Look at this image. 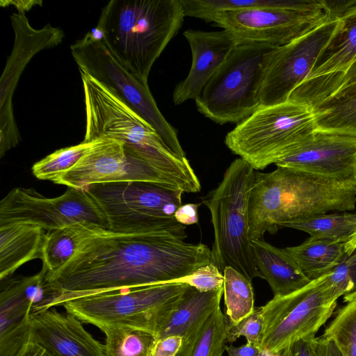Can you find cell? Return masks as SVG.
<instances>
[{"mask_svg":"<svg viewBox=\"0 0 356 356\" xmlns=\"http://www.w3.org/2000/svg\"><path fill=\"white\" fill-rule=\"evenodd\" d=\"M213 262L203 243L164 232L122 233L100 229L86 238L57 273L47 274L60 296L74 298L124 288L171 283Z\"/></svg>","mask_w":356,"mask_h":356,"instance_id":"obj_1","label":"cell"},{"mask_svg":"<svg viewBox=\"0 0 356 356\" xmlns=\"http://www.w3.org/2000/svg\"><path fill=\"white\" fill-rule=\"evenodd\" d=\"M355 207L356 180L283 166L255 172L248 206L250 238L275 234L287 223Z\"/></svg>","mask_w":356,"mask_h":356,"instance_id":"obj_2","label":"cell"},{"mask_svg":"<svg viewBox=\"0 0 356 356\" xmlns=\"http://www.w3.org/2000/svg\"><path fill=\"white\" fill-rule=\"evenodd\" d=\"M80 74L86 108L83 142L102 137L119 140L129 155L156 168L184 192L200 191L199 179L186 158L172 152L113 89L86 73Z\"/></svg>","mask_w":356,"mask_h":356,"instance_id":"obj_3","label":"cell"},{"mask_svg":"<svg viewBox=\"0 0 356 356\" xmlns=\"http://www.w3.org/2000/svg\"><path fill=\"white\" fill-rule=\"evenodd\" d=\"M180 0H111L99 22L104 42L131 71L147 81L151 68L181 28Z\"/></svg>","mask_w":356,"mask_h":356,"instance_id":"obj_4","label":"cell"},{"mask_svg":"<svg viewBox=\"0 0 356 356\" xmlns=\"http://www.w3.org/2000/svg\"><path fill=\"white\" fill-rule=\"evenodd\" d=\"M254 169L238 158L225 170L218 186L202 197L213 228V263L223 273L232 267L250 280L261 277L249 236L248 206Z\"/></svg>","mask_w":356,"mask_h":356,"instance_id":"obj_5","label":"cell"},{"mask_svg":"<svg viewBox=\"0 0 356 356\" xmlns=\"http://www.w3.org/2000/svg\"><path fill=\"white\" fill-rule=\"evenodd\" d=\"M317 129L313 108L289 99L261 106L227 133L225 143L254 170H264L298 148Z\"/></svg>","mask_w":356,"mask_h":356,"instance_id":"obj_6","label":"cell"},{"mask_svg":"<svg viewBox=\"0 0 356 356\" xmlns=\"http://www.w3.org/2000/svg\"><path fill=\"white\" fill-rule=\"evenodd\" d=\"M108 221L122 233L164 232L185 240L186 227L174 216L182 204L181 189L147 181L95 184L86 187Z\"/></svg>","mask_w":356,"mask_h":356,"instance_id":"obj_7","label":"cell"},{"mask_svg":"<svg viewBox=\"0 0 356 356\" xmlns=\"http://www.w3.org/2000/svg\"><path fill=\"white\" fill-rule=\"evenodd\" d=\"M277 47L238 42L195 101L197 111L220 124H238L253 113L261 106L263 78Z\"/></svg>","mask_w":356,"mask_h":356,"instance_id":"obj_8","label":"cell"},{"mask_svg":"<svg viewBox=\"0 0 356 356\" xmlns=\"http://www.w3.org/2000/svg\"><path fill=\"white\" fill-rule=\"evenodd\" d=\"M188 284L163 283L105 291L64 302L66 312L99 328L129 325L155 334Z\"/></svg>","mask_w":356,"mask_h":356,"instance_id":"obj_9","label":"cell"},{"mask_svg":"<svg viewBox=\"0 0 356 356\" xmlns=\"http://www.w3.org/2000/svg\"><path fill=\"white\" fill-rule=\"evenodd\" d=\"M330 17L327 1L287 0L280 6L258 7L216 14L211 22L229 31L238 42L285 45Z\"/></svg>","mask_w":356,"mask_h":356,"instance_id":"obj_10","label":"cell"},{"mask_svg":"<svg viewBox=\"0 0 356 356\" xmlns=\"http://www.w3.org/2000/svg\"><path fill=\"white\" fill-rule=\"evenodd\" d=\"M79 71L113 89L134 112L157 133L165 145L186 158L175 128L159 111L147 81L131 71L109 50L104 41L70 46Z\"/></svg>","mask_w":356,"mask_h":356,"instance_id":"obj_11","label":"cell"},{"mask_svg":"<svg viewBox=\"0 0 356 356\" xmlns=\"http://www.w3.org/2000/svg\"><path fill=\"white\" fill-rule=\"evenodd\" d=\"M326 275L284 296H274L261 307L264 331L261 348L280 354L297 341L315 334L337 306Z\"/></svg>","mask_w":356,"mask_h":356,"instance_id":"obj_12","label":"cell"},{"mask_svg":"<svg viewBox=\"0 0 356 356\" xmlns=\"http://www.w3.org/2000/svg\"><path fill=\"white\" fill-rule=\"evenodd\" d=\"M78 222L110 229L106 216L86 188L68 187L63 195L49 198L33 188L17 187L0 202V226L27 223L50 231Z\"/></svg>","mask_w":356,"mask_h":356,"instance_id":"obj_13","label":"cell"},{"mask_svg":"<svg viewBox=\"0 0 356 356\" xmlns=\"http://www.w3.org/2000/svg\"><path fill=\"white\" fill-rule=\"evenodd\" d=\"M340 24V19L330 10V17L325 22L291 42L276 48L270 58L261 86V106H270L289 100L293 91L309 75Z\"/></svg>","mask_w":356,"mask_h":356,"instance_id":"obj_14","label":"cell"},{"mask_svg":"<svg viewBox=\"0 0 356 356\" xmlns=\"http://www.w3.org/2000/svg\"><path fill=\"white\" fill-rule=\"evenodd\" d=\"M10 17L15 40L0 79V158L21 139L13 113V96L23 70L35 54L58 45L64 38L63 31L49 24L40 29L32 27L24 12L17 11Z\"/></svg>","mask_w":356,"mask_h":356,"instance_id":"obj_15","label":"cell"},{"mask_svg":"<svg viewBox=\"0 0 356 356\" xmlns=\"http://www.w3.org/2000/svg\"><path fill=\"white\" fill-rule=\"evenodd\" d=\"M122 181H147L178 188L156 168L129 155L122 143L104 137L92 140L79 162L54 181L76 188Z\"/></svg>","mask_w":356,"mask_h":356,"instance_id":"obj_16","label":"cell"},{"mask_svg":"<svg viewBox=\"0 0 356 356\" xmlns=\"http://www.w3.org/2000/svg\"><path fill=\"white\" fill-rule=\"evenodd\" d=\"M42 266L35 275L1 283L0 356H15L29 336L31 316L55 306L58 293Z\"/></svg>","mask_w":356,"mask_h":356,"instance_id":"obj_17","label":"cell"},{"mask_svg":"<svg viewBox=\"0 0 356 356\" xmlns=\"http://www.w3.org/2000/svg\"><path fill=\"white\" fill-rule=\"evenodd\" d=\"M276 166L356 180V135L317 129Z\"/></svg>","mask_w":356,"mask_h":356,"instance_id":"obj_18","label":"cell"},{"mask_svg":"<svg viewBox=\"0 0 356 356\" xmlns=\"http://www.w3.org/2000/svg\"><path fill=\"white\" fill-rule=\"evenodd\" d=\"M192 54V63L186 77L179 82L172 93L175 105L196 99L203 88L223 64L238 43L228 30L205 31L188 29L184 32Z\"/></svg>","mask_w":356,"mask_h":356,"instance_id":"obj_19","label":"cell"},{"mask_svg":"<svg viewBox=\"0 0 356 356\" xmlns=\"http://www.w3.org/2000/svg\"><path fill=\"white\" fill-rule=\"evenodd\" d=\"M29 334L60 356H106L104 345L67 312L50 308L31 315Z\"/></svg>","mask_w":356,"mask_h":356,"instance_id":"obj_20","label":"cell"},{"mask_svg":"<svg viewBox=\"0 0 356 356\" xmlns=\"http://www.w3.org/2000/svg\"><path fill=\"white\" fill-rule=\"evenodd\" d=\"M223 287L202 292L188 286L156 332V339L179 335L184 342L177 356H186L205 321L220 307Z\"/></svg>","mask_w":356,"mask_h":356,"instance_id":"obj_21","label":"cell"},{"mask_svg":"<svg viewBox=\"0 0 356 356\" xmlns=\"http://www.w3.org/2000/svg\"><path fill=\"white\" fill-rule=\"evenodd\" d=\"M327 2L341 24L305 80L343 73L356 60V0Z\"/></svg>","mask_w":356,"mask_h":356,"instance_id":"obj_22","label":"cell"},{"mask_svg":"<svg viewBox=\"0 0 356 356\" xmlns=\"http://www.w3.org/2000/svg\"><path fill=\"white\" fill-rule=\"evenodd\" d=\"M251 244L261 278L268 282L274 296L290 294L311 282L286 248H277L262 238L252 240Z\"/></svg>","mask_w":356,"mask_h":356,"instance_id":"obj_23","label":"cell"},{"mask_svg":"<svg viewBox=\"0 0 356 356\" xmlns=\"http://www.w3.org/2000/svg\"><path fill=\"white\" fill-rule=\"evenodd\" d=\"M44 229L27 223L0 226V280H6L19 266L42 258Z\"/></svg>","mask_w":356,"mask_h":356,"instance_id":"obj_24","label":"cell"},{"mask_svg":"<svg viewBox=\"0 0 356 356\" xmlns=\"http://www.w3.org/2000/svg\"><path fill=\"white\" fill-rule=\"evenodd\" d=\"M100 229L95 225L78 222L47 231L42 245V262L47 275L57 273L75 254L81 243Z\"/></svg>","mask_w":356,"mask_h":356,"instance_id":"obj_25","label":"cell"},{"mask_svg":"<svg viewBox=\"0 0 356 356\" xmlns=\"http://www.w3.org/2000/svg\"><path fill=\"white\" fill-rule=\"evenodd\" d=\"M286 250L311 281L329 273L347 256L345 243L312 237Z\"/></svg>","mask_w":356,"mask_h":356,"instance_id":"obj_26","label":"cell"},{"mask_svg":"<svg viewBox=\"0 0 356 356\" xmlns=\"http://www.w3.org/2000/svg\"><path fill=\"white\" fill-rule=\"evenodd\" d=\"M319 129L356 135V83L312 107Z\"/></svg>","mask_w":356,"mask_h":356,"instance_id":"obj_27","label":"cell"},{"mask_svg":"<svg viewBox=\"0 0 356 356\" xmlns=\"http://www.w3.org/2000/svg\"><path fill=\"white\" fill-rule=\"evenodd\" d=\"M105 334L106 356H152L155 334L129 325H108L99 328Z\"/></svg>","mask_w":356,"mask_h":356,"instance_id":"obj_28","label":"cell"},{"mask_svg":"<svg viewBox=\"0 0 356 356\" xmlns=\"http://www.w3.org/2000/svg\"><path fill=\"white\" fill-rule=\"evenodd\" d=\"M289 227L308 233L316 239L346 243L356 232V213H324L287 223Z\"/></svg>","mask_w":356,"mask_h":356,"instance_id":"obj_29","label":"cell"},{"mask_svg":"<svg viewBox=\"0 0 356 356\" xmlns=\"http://www.w3.org/2000/svg\"><path fill=\"white\" fill-rule=\"evenodd\" d=\"M223 275L227 326H232L254 312V291L252 281L232 267H226Z\"/></svg>","mask_w":356,"mask_h":356,"instance_id":"obj_30","label":"cell"},{"mask_svg":"<svg viewBox=\"0 0 356 356\" xmlns=\"http://www.w3.org/2000/svg\"><path fill=\"white\" fill-rule=\"evenodd\" d=\"M227 318L218 307L209 316L186 356H222L225 350Z\"/></svg>","mask_w":356,"mask_h":356,"instance_id":"obj_31","label":"cell"},{"mask_svg":"<svg viewBox=\"0 0 356 356\" xmlns=\"http://www.w3.org/2000/svg\"><path fill=\"white\" fill-rule=\"evenodd\" d=\"M92 141L58 149L32 166L33 175L39 179L54 182L62 174L72 168L81 159Z\"/></svg>","mask_w":356,"mask_h":356,"instance_id":"obj_32","label":"cell"},{"mask_svg":"<svg viewBox=\"0 0 356 356\" xmlns=\"http://www.w3.org/2000/svg\"><path fill=\"white\" fill-rule=\"evenodd\" d=\"M323 336L334 341L342 356H356V304L341 307Z\"/></svg>","mask_w":356,"mask_h":356,"instance_id":"obj_33","label":"cell"},{"mask_svg":"<svg viewBox=\"0 0 356 356\" xmlns=\"http://www.w3.org/2000/svg\"><path fill=\"white\" fill-rule=\"evenodd\" d=\"M325 282L336 299L356 291V250L326 275Z\"/></svg>","mask_w":356,"mask_h":356,"instance_id":"obj_34","label":"cell"},{"mask_svg":"<svg viewBox=\"0 0 356 356\" xmlns=\"http://www.w3.org/2000/svg\"><path fill=\"white\" fill-rule=\"evenodd\" d=\"M263 331L261 307H257L251 314L237 324L227 326L226 341L232 343L243 336L246 339L248 343L260 346Z\"/></svg>","mask_w":356,"mask_h":356,"instance_id":"obj_35","label":"cell"},{"mask_svg":"<svg viewBox=\"0 0 356 356\" xmlns=\"http://www.w3.org/2000/svg\"><path fill=\"white\" fill-rule=\"evenodd\" d=\"M174 282L186 284L202 292L211 291L223 287L224 275L212 262L199 267L188 275L171 283Z\"/></svg>","mask_w":356,"mask_h":356,"instance_id":"obj_36","label":"cell"},{"mask_svg":"<svg viewBox=\"0 0 356 356\" xmlns=\"http://www.w3.org/2000/svg\"><path fill=\"white\" fill-rule=\"evenodd\" d=\"M183 342V337L179 335H169L157 339L152 356H177Z\"/></svg>","mask_w":356,"mask_h":356,"instance_id":"obj_37","label":"cell"},{"mask_svg":"<svg viewBox=\"0 0 356 356\" xmlns=\"http://www.w3.org/2000/svg\"><path fill=\"white\" fill-rule=\"evenodd\" d=\"M317 338L315 334L305 337L285 349L282 356H316Z\"/></svg>","mask_w":356,"mask_h":356,"instance_id":"obj_38","label":"cell"},{"mask_svg":"<svg viewBox=\"0 0 356 356\" xmlns=\"http://www.w3.org/2000/svg\"><path fill=\"white\" fill-rule=\"evenodd\" d=\"M15 356H60L29 336Z\"/></svg>","mask_w":356,"mask_h":356,"instance_id":"obj_39","label":"cell"},{"mask_svg":"<svg viewBox=\"0 0 356 356\" xmlns=\"http://www.w3.org/2000/svg\"><path fill=\"white\" fill-rule=\"evenodd\" d=\"M201 203L181 204L175 213L176 220L183 225H192L198 222V208Z\"/></svg>","mask_w":356,"mask_h":356,"instance_id":"obj_40","label":"cell"},{"mask_svg":"<svg viewBox=\"0 0 356 356\" xmlns=\"http://www.w3.org/2000/svg\"><path fill=\"white\" fill-rule=\"evenodd\" d=\"M316 356H342L334 341L323 335L317 338Z\"/></svg>","mask_w":356,"mask_h":356,"instance_id":"obj_41","label":"cell"},{"mask_svg":"<svg viewBox=\"0 0 356 356\" xmlns=\"http://www.w3.org/2000/svg\"><path fill=\"white\" fill-rule=\"evenodd\" d=\"M228 356H259L262 348L260 346L246 343L239 347L226 346Z\"/></svg>","mask_w":356,"mask_h":356,"instance_id":"obj_42","label":"cell"},{"mask_svg":"<svg viewBox=\"0 0 356 356\" xmlns=\"http://www.w3.org/2000/svg\"><path fill=\"white\" fill-rule=\"evenodd\" d=\"M104 40V29L102 24L98 22L97 25L88 31L85 36L74 44L79 46H86L94 44Z\"/></svg>","mask_w":356,"mask_h":356,"instance_id":"obj_43","label":"cell"},{"mask_svg":"<svg viewBox=\"0 0 356 356\" xmlns=\"http://www.w3.org/2000/svg\"><path fill=\"white\" fill-rule=\"evenodd\" d=\"M42 1H1V6H7L12 4L16 7L17 11L26 12L30 10L35 4L42 5Z\"/></svg>","mask_w":356,"mask_h":356,"instance_id":"obj_44","label":"cell"},{"mask_svg":"<svg viewBox=\"0 0 356 356\" xmlns=\"http://www.w3.org/2000/svg\"><path fill=\"white\" fill-rule=\"evenodd\" d=\"M345 249L347 254H351L356 250V232L351 238L345 243Z\"/></svg>","mask_w":356,"mask_h":356,"instance_id":"obj_45","label":"cell"},{"mask_svg":"<svg viewBox=\"0 0 356 356\" xmlns=\"http://www.w3.org/2000/svg\"><path fill=\"white\" fill-rule=\"evenodd\" d=\"M344 301L347 302H353L356 304V291L344 296Z\"/></svg>","mask_w":356,"mask_h":356,"instance_id":"obj_46","label":"cell"},{"mask_svg":"<svg viewBox=\"0 0 356 356\" xmlns=\"http://www.w3.org/2000/svg\"><path fill=\"white\" fill-rule=\"evenodd\" d=\"M259 356H282L280 354H275L262 350Z\"/></svg>","mask_w":356,"mask_h":356,"instance_id":"obj_47","label":"cell"}]
</instances>
